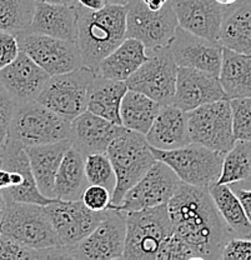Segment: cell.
<instances>
[{
  "instance_id": "cell-1",
  "label": "cell",
  "mask_w": 251,
  "mask_h": 260,
  "mask_svg": "<svg viewBox=\"0 0 251 260\" xmlns=\"http://www.w3.org/2000/svg\"><path fill=\"white\" fill-rule=\"evenodd\" d=\"M166 207L172 233L188 244L196 259H221L224 246L234 235L215 207L209 189L180 181Z\"/></svg>"
},
{
  "instance_id": "cell-2",
  "label": "cell",
  "mask_w": 251,
  "mask_h": 260,
  "mask_svg": "<svg viewBox=\"0 0 251 260\" xmlns=\"http://www.w3.org/2000/svg\"><path fill=\"white\" fill-rule=\"evenodd\" d=\"M126 38V5L106 4L90 10L78 4V38L83 65L96 73L102 59Z\"/></svg>"
},
{
  "instance_id": "cell-3",
  "label": "cell",
  "mask_w": 251,
  "mask_h": 260,
  "mask_svg": "<svg viewBox=\"0 0 251 260\" xmlns=\"http://www.w3.org/2000/svg\"><path fill=\"white\" fill-rule=\"evenodd\" d=\"M105 153L117 177L110 204L115 207L120 204L126 191L147 174L156 159L145 135L125 128L112 140Z\"/></svg>"
},
{
  "instance_id": "cell-4",
  "label": "cell",
  "mask_w": 251,
  "mask_h": 260,
  "mask_svg": "<svg viewBox=\"0 0 251 260\" xmlns=\"http://www.w3.org/2000/svg\"><path fill=\"white\" fill-rule=\"evenodd\" d=\"M70 121L37 100L17 103L9 124L8 143L20 148L69 139Z\"/></svg>"
},
{
  "instance_id": "cell-5",
  "label": "cell",
  "mask_w": 251,
  "mask_h": 260,
  "mask_svg": "<svg viewBox=\"0 0 251 260\" xmlns=\"http://www.w3.org/2000/svg\"><path fill=\"white\" fill-rule=\"evenodd\" d=\"M123 259L155 260L164 240L172 233L166 204L125 213Z\"/></svg>"
},
{
  "instance_id": "cell-6",
  "label": "cell",
  "mask_w": 251,
  "mask_h": 260,
  "mask_svg": "<svg viewBox=\"0 0 251 260\" xmlns=\"http://www.w3.org/2000/svg\"><path fill=\"white\" fill-rule=\"evenodd\" d=\"M0 232L34 249L61 248L44 205L7 200Z\"/></svg>"
},
{
  "instance_id": "cell-7",
  "label": "cell",
  "mask_w": 251,
  "mask_h": 260,
  "mask_svg": "<svg viewBox=\"0 0 251 260\" xmlns=\"http://www.w3.org/2000/svg\"><path fill=\"white\" fill-rule=\"evenodd\" d=\"M154 158L169 165L180 181L198 188L209 189L218 181L225 153L190 143L172 150L151 148Z\"/></svg>"
},
{
  "instance_id": "cell-8",
  "label": "cell",
  "mask_w": 251,
  "mask_h": 260,
  "mask_svg": "<svg viewBox=\"0 0 251 260\" xmlns=\"http://www.w3.org/2000/svg\"><path fill=\"white\" fill-rule=\"evenodd\" d=\"M96 73L82 65L64 74L51 75L37 98V102L71 121L86 110L88 91Z\"/></svg>"
},
{
  "instance_id": "cell-9",
  "label": "cell",
  "mask_w": 251,
  "mask_h": 260,
  "mask_svg": "<svg viewBox=\"0 0 251 260\" xmlns=\"http://www.w3.org/2000/svg\"><path fill=\"white\" fill-rule=\"evenodd\" d=\"M190 142L211 150L228 153L235 144L230 102L226 99L204 104L186 112Z\"/></svg>"
},
{
  "instance_id": "cell-10",
  "label": "cell",
  "mask_w": 251,
  "mask_h": 260,
  "mask_svg": "<svg viewBox=\"0 0 251 260\" xmlns=\"http://www.w3.org/2000/svg\"><path fill=\"white\" fill-rule=\"evenodd\" d=\"M177 28L170 0L160 10H150L141 0L126 4V38L144 44L147 51L167 47Z\"/></svg>"
},
{
  "instance_id": "cell-11",
  "label": "cell",
  "mask_w": 251,
  "mask_h": 260,
  "mask_svg": "<svg viewBox=\"0 0 251 260\" xmlns=\"http://www.w3.org/2000/svg\"><path fill=\"white\" fill-rule=\"evenodd\" d=\"M19 49L50 75L64 74L82 67L77 42L59 39L30 30L18 32Z\"/></svg>"
},
{
  "instance_id": "cell-12",
  "label": "cell",
  "mask_w": 251,
  "mask_h": 260,
  "mask_svg": "<svg viewBox=\"0 0 251 260\" xmlns=\"http://www.w3.org/2000/svg\"><path fill=\"white\" fill-rule=\"evenodd\" d=\"M177 65L169 45L148 51V59L125 81L130 90L139 91L159 104H171L176 84Z\"/></svg>"
},
{
  "instance_id": "cell-13",
  "label": "cell",
  "mask_w": 251,
  "mask_h": 260,
  "mask_svg": "<svg viewBox=\"0 0 251 260\" xmlns=\"http://www.w3.org/2000/svg\"><path fill=\"white\" fill-rule=\"evenodd\" d=\"M125 213L107 208L104 219L77 245L67 250L70 259H123L125 245Z\"/></svg>"
},
{
  "instance_id": "cell-14",
  "label": "cell",
  "mask_w": 251,
  "mask_h": 260,
  "mask_svg": "<svg viewBox=\"0 0 251 260\" xmlns=\"http://www.w3.org/2000/svg\"><path fill=\"white\" fill-rule=\"evenodd\" d=\"M179 183L180 179L169 165L156 160L147 174L126 191L120 204L109 208L129 213L167 204Z\"/></svg>"
},
{
  "instance_id": "cell-15",
  "label": "cell",
  "mask_w": 251,
  "mask_h": 260,
  "mask_svg": "<svg viewBox=\"0 0 251 260\" xmlns=\"http://www.w3.org/2000/svg\"><path fill=\"white\" fill-rule=\"evenodd\" d=\"M44 208L55 229L60 246L66 250L90 234L104 219L107 210H90L82 200L66 202L59 199L48 203Z\"/></svg>"
},
{
  "instance_id": "cell-16",
  "label": "cell",
  "mask_w": 251,
  "mask_h": 260,
  "mask_svg": "<svg viewBox=\"0 0 251 260\" xmlns=\"http://www.w3.org/2000/svg\"><path fill=\"white\" fill-rule=\"evenodd\" d=\"M169 48L177 67L194 68L219 77L223 59L220 43L198 37L177 25Z\"/></svg>"
},
{
  "instance_id": "cell-17",
  "label": "cell",
  "mask_w": 251,
  "mask_h": 260,
  "mask_svg": "<svg viewBox=\"0 0 251 260\" xmlns=\"http://www.w3.org/2000/svg\"><path fill=\"white\" fill-rule=\"evenodd\" d=\"M0 167L7 169L10 175V185L3 190L9 202L34 203L47 205L54 199H48L39 191L35 181L30 162L24 148L8 143L0 156Z\"/></svg>"
},
{
  "instance_id": "cell-18",
  "label": "cell",
  "mask_w": 251,
  "mask_h": 260,
  "mask_svg": "<svg viewBox=\"0 0 251 260\" xmlns=\"http://www.w3.org/2000/svg\"><path fill=\"white\" fill-rule=\"evenodd\" d=\"M224 99L226 95L218 77L194 68L177 67L172 105L184 112H190L204 104Z\"/></svg>"
},
{
  "instance_id": "cell-19",
  "label": "cell",
  "mask_w": 251,
  "mask_h": 260,
  "mask_svg": "<svg viewBox=\"0 0 251 260\" xmlns=\"http://www.w3.org/2000/svg\"><path fill=\"white\" fill-rule=\"evenodd\" d=\"M49 78L43 68L21 50L12 63L0 70V84L15 103L37 100Z\"/></svg>"
},
{
  "instance_id": "cell-20",
  "label": "cell",
  "mask_w": 251,
  "mask_h": 260,
  "mask_svg": "<svg viewBox=\"0 0 251 260\" xmlns=\"http://www.w3.org/2000/svg\"><path fill=\"white\" fill-rule=\"evenodd\" d=\"M170 4L180 28L219 43L225 7L215 0H170Z\"/></svg>"
},
{
  "instance_id": "cell-21",
  "label": "cell",
  "mask_w": 251,
  "mask_h": 260,
  "mask_svg": "<svg viewBox=\"0 0 251 260\" xmlns=\"http://www.w3.org/2000/svg\"><path fill=\"white\" fill-rule=\"evenodd\" d=\"M123 129V125L85 110L70 121L69 140L73 148L85 156L94 153H105L112 140Z\"/></svg>"
},
{
  "instance_id": "cell-22",
  "label": "cell",
  "mask_w": 251,
  "mask_h": 260,
  "mask_svg": "<svg viewBox=\"0 0 251 260\" xmlns=\"http://www.w3.org/2000/svg\"><path fill=\"white\" fill-rule=\"evenodd\" d=\"M145 139L151 148L172 150L190 144L188 114L172 104L161 105Z\"/></svg>"
},
{
  "instance_id": "cell-23",
  "label": "cell",
  "mask_w": 251,
  "mask_h": 260,
  "mask_svg": "<svg viewBox=\"0 0 251 260\" xmlns=\"http://www.w3.org/2000/svg\"><path fill=\"white\" fill-rule=\"evenodd\" d=\"M26 30L77 42L78 3L75 5L37 2L30 26Z\"/></svg>"
},
{
  "instance_id": "cell-24",
  "label": "cell",
  "mask_w": 251,
  "mask_h": 260,
  "mask_svg": "<svg viewBox=\"0 0 251 260\" xmlns=\"http://www.w3.org/2000/svg\"><path fill=\"white\" fill-rule=\"evenodd\" d=\"M70 146L71 142L69 139H64L51 144L25 148L38 189L48 199H55L54 183L56 173L64 154Z\"/></svg>"
},
{
  "instance_id": "cell-25",
  "label": "cell",
  "mask_w": 251,
  "mask_h": 260,
  "mask_svg": "<svg viewBox=\"0 0 251 260\" xmlns=\"http://www.w3.org/2000/svg\"><path fill=\"white\" fill-rule=\"evenodd\" d=\"M219 43L223 48L251 55V0L225 7Z\"/></svg>"
},
{
  "instance_id": "cell-26",
  "label": "cell",
  "mask_w": 251,
  "mask_h": 260,
  "mask_svg": "<svg viewBox=\"0 0 251 260\" xmlns=\"http://www.w3.org/2000/svg\"><path fill=\"white\" fill-rule=\"evenodd\" d=\"M147 59L148 51L144 44L134 38H125L99 63L96 74L106 79L126 81Z\"/></svg>"
},
{
  "instance_id": "cell-27",
  "label": "cell",
  "mask_w": 251,
  "mask_h": 260,
  "mask_svg": "<svg viewBox=\"0 0 251 260\" xmlns=\"http://www.w3.org/2000/svg\"><path fill=\"white\" fill-rule=\"evenodd\" d=\"M89 185L85 174V155L70 146L59 165L54 183L55 199L74 202L82 199L83 191Z\"/></svg>"
},
{
  "instance_id": "cell-28",
  "label": "cell",
  "mask_w": 251,
  "mask_h": 260,
  "mask_svg": "<svg viewBox=\"0 0 251 260\" xmlns=\"http://www.w3.org/2000/svg\"><path fill=\"white\" fill-rule=\"evenodd\" d=\"M218 79L228 100L251 96V55L223 48Z\"/></svg>"
},
{
  "instance_id": "cell-29",
  "label": "cell",
  "mask_w": 251,
  "mask_h": 260,
  "mask_svg": "<svg viewBox=\"0 0 251 260\" xmlns=\"http://www.w3.org/2000/svg\"><path fill=\"white\" fill-rule=\"evenodd\" d=\"M126 90L125 81L106 79L96 74L88 91L86 110L121 125L120 104Z\"/></svg>"
},
{
  "instance_id": "cell-30",
  "label": "cell",
  "mask_w": 251,
  "mask_h": 260,
  "mask_svg": "<svg viewBox=\"0 0 251 260\" xmlns=\"http://www.w3.org/2000/svg\"><path fill=\"white\" fill-rule=\"evenodd\" d=\"M161 104L151 98L128 89L120 104L121 125L145 135L159 113Z\"/></svg>"
},
{
  "instance_id": "cell-31",
  "label": "cell",
  "mask_w": 251,
  "mask_h": 260,
  "mask_svg": "<svg viewBox=\"0 0 251 260\" xmlns=\"http://www.w3.org/2000/svg\"><path fill=\"white\" fill-rule=\"evenodd\" d=\"M209 193L231 234L239 238H251V223L233 188L229 184L215 183L209 188Z\"/></svg>"
},
{
  "instance_id": "cell-32",
  "label": "cell",
  "mask_w": 251,
  "mask_h": 260,
  "mask_svg": "<svg viewBox=\"0 0 251 260\" xmlns=\"http://www.w3.org/2000/svg\"><path fill=\"white\" fill-rule=\"evenodd\" d=\"M251 178V142L236 140L233 148L224 155L218 184L242 183Z\"/></svg>"
},
{
  "instance_id": "cell-33",
  "label": "cell",
  "mask_w": 251,
  "mask_h": 260,
  "mask_svg": "<svg viewBox=\"0 0 251 260\" xmlns=\"http://www.w3.org/2000/svg\"><path fill=\"white\" fill-rule=\"evenodd\" d=\"M37 0H0V30L13 34L30 26Z\"/></svg>"
},
{
  "instance_id": "cell-34",
  "label": "cell",
  "mask_w": 251,
  "mask_h": 260,
  "mask_svg": "<svg viewBox=\"0 0 251 260\" xmlns=\"http://www.w3.org/2000/svg\"><path fill=\"white\" fill-rule=\"evenodd\" d=\"M42 260L70 259L64 248L34 249L7 235H0V260Z\"/></svg>"
},
{
  "instance_id": "cell-35",
  "label": "cell",
  "mask_w": 251,
  "mask_h": 260,
  "mask_svg": "<svg viewBox=\"0 0 251 260\" xmlns=\"http://www.w3.org/2000/svg\"><path fill=\"white\" fill-rule=\"evenodd\" d=\"M85 174L89 184L104 186L113 194L117 184V177L106 153H94L86 155Z\"/></svg>"
},
{
  "instance_id": "cell-36",
  "label": "cell",
  "mask_w": 251,
  "mask_h": 260,
  "mask_svg": "<svg viewBox=\"0 0 251 260\" xmlns=\"http://www.w3.org/2000/svg\"><path fill=\"white\" fill-rule=\"evenodd\" d=\"M235 140L251 142V96L229 100Z\"/></svg>"
},
{
  "instance_id": "cell-37",
  "label": "cell",
  "mask_w": 251,
  "mask_h": 260,
  "mask_svg": "<svg viewBox=\"0 0 251 260\" xmlns=\"http://www.w3.org/2000/svg\"><path fill=\"white\" fill-rule=\"evenodd\" d=\"M182 259H196L189 245L184 240L180 239L174 233L169 235L161 244L155 260H182Z\"/></svg>"
},
{
  "instance_id": "cell-38",
  "label": "cell",
  "mask_w": 251,
  "mask_h": 260,
  "mask_svg": "<svg viewBox=\"0 0 251 260\" xmlns=\"http://www.w3.org/2000/svg\"><path fill=\"white\" fill-rule=\"evenodd\" d=\"M15 105H17L15 100L0 84V156L7 148L10 119H12Z\"/></svg>"
},
{
  "instance_id": "cell-39",
  "label": "cell",
  "mask_w": 251,
  "mask_h": 260,
  "mask_svg": "<svg viewBox=\"0 0 251 260\" xmlns=\"http://www.w3.org/2000/svg\"><path fill=\"white\" fill-rule=\"evenodd\" d=\"M82 202L90 210L101 211L112 204V193L106 188L95 184H89L82 194Z\"/></svg>"
},
{
  "instance_id": "cell-40",
  "label": "cell",
  "mask_w": 251,
  "mask_h": 260,
  "mask_svg": "<svg viewBox=\"0 0 251 260\" xmlns=\"http://www.w3.org/2000/svg\"><path fill=\"white\" fill-rule=\"evenodd\" d=\"M223 260H251V238L231 237L221 251Z\"/></svg>"
},
{
  "instance_id": "cell-41",
  "label": "cell",
  "mask_w": 251,
  "mask_h": 260,
  "mask_svg": "<svg viewBox=\"0 0 251 260\" xmlns=\"http://www.w3.org/2000/svg\"><path fill=\"white\" fill-rule=\"evenodd\" d=\"M19 44L17 35L0 30V70L9 65L18 56Z\"/></svg>"
},
{
  "instance_id": "cell-42",
  "label": "cell",
  "mask_w": 251,
  "mask_h": 260,
  "mask_svg": "<svg viewBox=\"0 0 251 260\" xmlns=\"http://www.w3.org/2000/svg\"><path fill=\"white\" fill-rule=\"evenodd\" d=\"M231 188H233V186H231ZM233 190L234 193L236 194V197L239 198L240 203H241L242 205V209H244L247 219H249V221L251 223V189H244V188L234 189L233 188Z\"/></svg>"
},
{
  "instance_id": "cell-43",
  "label": "cell",
  "mask_w": 251,
  "mask_h": 260,
  "mask_svg": "<svg viewBox=\"0 0 251 260\" xmlns=\"http://www.w3.org/2000/svg\"><path fill=\"white\" fill-rule=\"evenodd\" d=\"M78 4L90 10H99L107 4L106 0H77Z\"/></svg>"
},
{
  "instance_id": "cell-44",
  "label": "cell",
  "mask_w": 251,
  "mask_h": 260,
  "mask_svg": "<svg viewBox=\"0 0 251 260\" xmlns=\"http://www.w3.org/2000/svg\"><path fill=\"white\" fill-rule=\"evenodd\" d=\"M10 185L9 172L4 168L0 167V190H4Z\"/></svg>"
},
{
  "instance_id": "cell-45",
  "label": "cell",
  "mask_w": 251,
  "mask_h": 260,
  "mask_svg": "<svg viewBox=\"0 0 251 260\" xmlns=\"http://www.w3.org/2000/svg\"><path fill=\"white\" fill-rule=\"evenodd\" d=\"M167 2H169V0H151L150 3H148L147 7L149 8L150 10H160Z\"/></svg>"
},
{
  "instance_id": "cell-46",
  "label": "cell",
  "mask_w": 251,
  "mask_h": 260,
  "mask_svg": "<svg viewBox=\"0 0 251 260\" xmlns=\"http://www.w3.org/2000/svg\"><path fill=\"white\" fill-rule=\"evenodd\" d=\"M40 3H48V4H60V5H75L77 0H37Z\"/></svg>"
},
{
  "instance_id": "cell-47",
  "label": "cell",
  "mask_w": 251,
  "mask_h": 260,
  "mask_svg": "<svg viewBox=\"0 0 251 260\" xmlns=\"http://www.w3.org/2000/svg\"><path fill=\"white\" fill-rule=\"evenodd\" d=\"M5 208H7V199H5L3 190H0V220H2L3 215H4Z\"/></svg>"
},
{
  "instance_id": "cell-48",
  "label": "cell",
  "mask_w": 251,
  "mask_h": 260,
  "mask_svg": "<svg viewBox=\"0 0 251 260\" xmlns=\"http://www.w3.org/2000/svg\"><path fill=\"white\" fill-rule=\"evenodd\" d=\"M215 2L219 3L220 5H223V7H230V5L235 4V3H237L239 0H215Z\"/></svg>"
},
{
  "instance_id": "cell-49",
  "label": "cell",
  "mask_w": 251,
  "mask_h": 260,
  "mask_svg": "<svg viewBox=\"0 0 251 260\" xmlns=\"http://www.w3.org/2000/svg\"><path fill=\"white\" fill-rule=\"evenodd\" d=\"M107 4H119V0H106Z\"/></svg>"
},
{
  "instance_id": "cell-50",
  "label": "cell",
  "mask_w": 251,
  "mask_h": 260,
  "mask_svg": "<svg viewBox=\"0 0 251 260\" xmlns=\"http://www.w3.org/2000/svg\"><path fill=\"white\" fill-rule=\"evenodd\" d=\"M129 2H131V0H119V4H123V5H126Z\"/></svg>"
},
{
  "instance_id": "cell-51",
  "label": "cell",
  "mask_w": 251,
  "mask_h": 260,
  "mask_svg": "<svg viewBox=\"0 0 251 260\" xmlns=\"http://www.w3.org/2000/svg\"><path fill=\"white\" fill-rule=\"evenodd\" d=\"M141 2H142V3H144V4H148V3H150V2H151V0H141Z\"/></svg>"
},
{
  "instance_id": "cell-52",
  "label": "cell",
  "mask_w": 251,
  "mask_h": 260,
  "mask_svg": "<svg viewBox=\"0 0 251 260\" xmlns=\"http://www.w3.org/2000/svg\"><path fill=\"white\" fill-rule=\"evenodd\" d=\"M0 235H2V232H0Z\"/></svg>"
}]
</instances>
